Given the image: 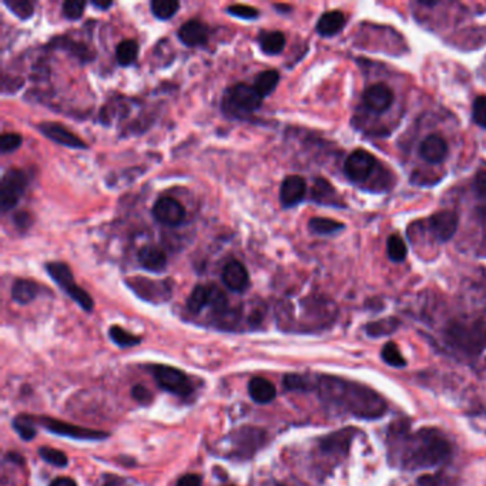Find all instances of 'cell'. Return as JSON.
I'll return each instance as SVG.
<instances>
[{
  "label": "cell",
  "mask_w": 486,
  "mask_h": 486,
  "mask_svg": "<svg viewBox=\"0 0 486 486\" xmlns=\"http://www.w3.org/2000/svg\"><path fill=\"white\" fill-rule=\"evenodd\" d=\"M38 128L45 137L50 138L52 141L60 145H66L70 148H87V144L80 137H77L70 130H67L63 124L46 121V123H40Z\"/></svg>",
  "instance_id": "7c38bea8"
},
{
  "label": "cell",
  "mask_w": 486,
  "mask_h": 486,
  "mask_svg": "<svg viewBox=\"0 0 486 486\" xmlns=\"http://www.w3.org/2000/svg\"><path fill=\"white\" fill-rule=\"evenodd\" d=\"M28 187V176L22 170H9L2 180L0 186V206L2 211L6 213L12 210L23 196Z\"/></svg>",
  "instance_id": "ba28073f"
},
{
  "label": "cell",
  "mask_w": 486,
  "mask_h": 486,
  "mask_svg": "<svg viewBox=\"0 0 486 486\" xmlns=\"http://www.w3.org/2000/svg\"><path fill=\"white\" fill-rule=\"evenodd\" d=\"M176 486H201V476L196 473H187L177 480Z\"/></svg>",
  "instance_id": "7dc6e473"
},
{
  "label": "cell",
  "mask_w": 486,
  "mask_h": 486,
  "mask_svg": "<svg viewBox=\"0 0 486 486\" xmlns=\"http://www.w3.org/2000/svg\"><path fill=\"white\" fill-rule=\"evenodd\" d=\"M5 6L22 21L31 19L35 12L33 4L29 0H5Z\"/></svg>",
  "instance_id": "d590c367"
},
{
  "label": "cell",
  "mask_w": 486,
  "mask_h": 486,
  "mask_svg": "<svg viewBox=\"0 0 486 486\" xmlns=\"http://www.w3.org/2000/svg\"><path fill=\"white\" fill-rule=\"evenodd\" d=\"M109 336L111 338V341L114 344H117L118 347L121 348H128V347H134L137 344L141 343V338L134 336V334H130L128 331L123 330L121 327L118 326H113L109 331Z\"/></svg>",
  "instance_id": "e575fe53"
},
{
  "label": "cell",
  "mask_w": 486,
  "mask_h": 486,
  "mask_svg": "<svg viewBox=\"0 0 486 486\" xmlns=\"http://www.w3.org/2000/svg\"><path fill=\"white\" fill-rule=\"evenodd\" d=\"M446 341L456 350L477 355L486 348V324L483 321H455L446 330Z\"/></svg>",
  "instance_id": "3957f363"
},
{
  "label": "cell",
  "mask_w": 486,
  "mask_h": 486,
  "mask_svg": "<svg viewBox=\"0 0 486 486\" xmlns=\"http://www.w3.org/2000/svg\"><path fill=\"white\" fill-rule=\"evenodd\" d=\"M210 304V285H197L189 299H187V308L193 314H199Z\"/></svg>",
  "instance_id": "f1b7e54d"
},
{
  "label": "cell",
  "mask_w": 486,
  "mask_h": 486,
  "mask_svg": "<svg viewBox=\"0 0 486 486\" xmlns=\"http://www.w3.org/2000/svg\"><path fill=\"white\" fill-rule=\"evenodd\" d=\"M150 8L155 18L161 21H167L177 13L180 4L176 2V0H153L150 4Z\"/></svg>",
  "instance_id": "4dcf8cb0"
},
{
  "label": "cell",
  "mask_w": 486,
  "mask_h": 486,
  "mask_svg": "<svg viewBox=\"0 0 486 486\" xmlns=\"http://www.w3.org/2000/svg\"><path fill=\"white\" fill-rule=\"evenodd\" d=\"M233 445L234 451L240 456H250L253 452H255L264 439V432L255 428H243L233 433Z\"/></svg>",
  "instance_id": "5bb4252c"
},
{
  "label": "cell",
  "mask_w": 486,
  "mask_h": 486,
  "mask_svg": "<svg viewBox=\"0 0 486 486\" xmlns=\"http://www.w3.org/2000/svg\"><path fill=\"white\" fill-rule=\"evenodd\" d=\"M399 327V321L397 318H385L367 326V334L371 337H384L392 334Z\"/></svg>",
  "instance_id": "1f68e13d"
},
{
  "label": "cell",
  "mask_w": 486,
  "mask_h": 486,
  "mask_svg": "<svg viewBox=\"0 0 486 486\" xmlns=\"http://www.w3.org/2000/svg\"><path fill=\"white\" fill-rule=\"evenodd\" d=\"M13 428L19 433V436L25 441H31L36 435V428H35V419L28 416V415H19L13 421Z\"/></svg>",
  "instance_id": "8d00e7d4"
},
{
  "label": "cell",
  "mask_w": 486,
  "mask_h": 486,
  "mask_svg": "<svg viewBox=\"0 0 486 486\" xmlns=\"http://www.w3.org/2000/svg\"><path fill=\"white\" fill-rule=\"evenodd\" d=\"M138 56V43L133 39L123 40L116 49V59L121 66H130Z\"/></svg>",
  "instance_id": "f546056e"
},
{
  "label": "cell",
  "mask_w": 486,
  "mask_h": 486,
  "mask_svg": "<svg viewBox=\"0 0 486 486\" xmlns=\"http://www.w3.org/2000/svg\"><path fill=\"white\" fill-rule=\"evenodd\" d=\"M473 186H475L476 194L482 199H486V169L477 172Z\"/></svg>",
  "instance_id": "bcb514c9"
},
{
  "label": "cell",
  "mask_w": 486,
  "mask_h": 486,
  "mask_svg": "<svg viewBox=\"0 0 486 486\" xmlns=\"http://www.w3.org/2000/svg\"><path fill=\"white\" fill-rule=\"evenodd\" d=\"M223 281L226 287L234 292H243L250 285L248 271L240 261H230L223 270Z\"/></svg>",
  "instance_id": "e0dca14e"
},
{
  "label": "cell",
  "mask_w": 486,
  "mask_h": 486,
  "mask_svg": "<svg viewBox=\"0 0 486 486\" xmlns=\"http://www.w3.org/2000/svg\"><path fill=\"white\" fill-rule=\"evenodd\" d=\"M133 397L140 404H147L151 399V395H150L148 390L145 387H143V385H136L133 388Z\"/></svg>",
  "instance_id": "c3c4849f"
},
{
  "label": "cell",
  "mask_w": 486,
  "mask_h": 486,
  "mask_svg": "<svg viewBox=\"0 0 486 486\" xmlns=\"http://www.w3.org/2000/svg\"><path fill=\"white\" fill-rule=\"evenodd\" d=\"M38 422L48 429L52 433L60 435V436H67L73 439H80V441H101L109 436V433L101 432V431H93L82 426H76L63 421H57L49 416H42L38 419Z\"/></svg>",
  "instance_id": "9c48e42d"
},
{
  "label": "cell",
  "mask_w": 486,
  "mask_h": 486,
  "mask_svg": "<svg viewBox=\"0 0 486 486\" xmlns=\"http://www.w3.org/2000/svg\"><path fill=\"white\" fill-rule=\"evenodd\" d=\"M56 43V48H60V49H66V50H70L72 55H74L76 57H79L80 60L86 62V60H92L93 57V53L89 50V48L86 45H82V43H77V42H73L67 38H62V39H56L55 40Z\"/></svg>",
  "instance_id": "836d02e7"
},
{
  "label": "cell",
  "mask_w": 486,
  "mask_h": 486,
  "mask_svg": "<svg viewBox=\"0 0 486 486\" xmlns=\"http://www.w3.org/2000/svg\"><path fill=\"white\" fill-rule=\"evenodd\" d=\"M227 13L244 21H253L260 16V12L255 8L247 6V5H233L227 8Z\"/></svg>",
  "instance_id": "ee69618b"
},
{
  "label": "cell",
  "mask_w": 486,
  "mask_h": 486,
  "mask_svg": "<svg viewBox=\"0 0 486 486\" xmlns=\"http://www.w3.org/2000/svg\"><path fill=\"white\" fill-rule=\"evenodd\" d=\"M92 5L100 11H107L109 8L113 6L111 0H107V2H97V0H92Z\"/></svg>",
  "instance_id": "816d5d0a"
},
{
  "label": "cell",
  "mask_w": 486,
  "mask_h": 486,
  "mask_svg": "<svg viewBox=\"0 0 486 486\" xmlns=\"http://www.w3.org/2000/svg\"><path fill=\"white\" fill-rule=\"evenodd\" d=\"M263 104V97L255 92L254 86L237 83L231 86L223 99V110L227 116L244 118Z\"/></svg>",
  "instance_id": "277c9868"
},
{
  "label": "cell",
  "mask_w": 486,
  "mask_h": 486,
  "mask_svg": "<svg viewBox=\"0 0 486 486\" xmlns=\"http://www.w3.org/2000/svg\"><path fill=\"white\" fill-rule=\"evenodd\" d=\"M32 217H31V214H28V213H18L16 216H15V224H16V227L19 228V230H28L31 226H32Z\"/></svg>",
  "instance_id": "681fc988"
},
{
  "label": "cell",
  "mask_w": 486,
  "mask_h": 486,
  "mask_svg": "<svg viewBox=\"0 0 486 486\" xmlns=\"http://www.w3.org/2000/svg\"><path fill=\"white\" fill-rule=\"evenodd\" d=\"M138 264L151 272H161L167 267L166 253L155 245H144L137 254Z\"/></svg>",
  "instance_id": "ac0fdd59"
},
{
  "label": "cell",
  "mask_w": 486,
  "mask_h": 486,
  "mask_svg": "<svg viewBox=\"0 0 486 486\" xmlns=\"http://www.w3.org/2000/svg\"><path fill=\"white\" fill-rule=\"evenodd\" d=\"M87 4L82 0H67L63 4V15L70 21H77L83 16Z\"/></svg>",
  "instance_id": "b9f144b4"
},
{
  "label": "cell",
  "mask_w": 486,
  "mask_h": 486,
  "mask_svg": "<svg viewBox=\"0 0 486 486\" xmlns=\"http://www.w3.org/2000/svg\"><path fill=\"white\" fill-rule=\"evenodd\" d=\"M387 251L394 263H402L408 255V248L401 236L392 234L387 241Z\"/></svg>",
  "instance_id": "d6a6232c"
},
{
  "label": "cell",
  "mask_w": 486,
  "mask_h": 486,
  "mask_svg": "<svg viewBox=\"0 0 486 486\" xmlns=\"http://www.w3.org/2000/svg\"><path fill=\"white\" fill-rule=\"evenodd\" d=\"M248 392L254 402L268 404L275 398V387L265 378L255 377L248 384Z\"/></svg>",
  "instance_id": "603a6c76"
},
{
  "label": "cell",
  "mask_w": 486,
  "mask_h": 486,
  "mask_svg": "<svg viewBox=\"0 0 486 486\" xmlns=\"http://www.w3.org/2000/svg\"><path fill=\"white\" fill-rule=\"evenodd\" d=\"M311 199L318 204L344 207V203L338 199V193L326 179H315L311 190Z\"/></svg>",
  "instance_id": "44dd1931"
},
{
  "label": "cell",
  "mask_w": 486,
  "mask_h": 486,
  "mask_svg": "<svg viewBox=\"0 0 486 486\" xmlns=\"http://www.w3.org/2000/svg\"><path fill=\"white\" fill-rule=\"evenodd\" d=\"M22 136L16 134V133H5L2 136V140H0V147H2L4 153H11L18 150L22 145Z\"/></svg>",
  "instance_id": "f6af8a7d"
},
{
  "label": "cell",
  "mask_w": 486,
  "mask_h": 486,
  "mask_svg": "<svg viewBox=\"0 0 486 486\" xmlns=\"http://www.w3.org/2000/svg\"><path fill=\"white\" fill-rule=\"evenodd\" d=\"M211 309L217 314H226L227 308H228V299L226 297V294L214 285H210V304Z\"/></svg>",
  "instance_id": "ab89813d"
},
{
  "label": "cell",
  "mask_w": 486,
  "mask_h": 486,
  "mask_svg": "<svg viewBox=\"0 0 486 486\" xmlns=\"http://www.w3.org/2000/svg\"><path fill=\"white\" fill-rule=\"evenodd\" d=\"M46 271L49 272V275L53 278V281L73 299L76 301L84 311L90 312L94 306L93 298L83 289L80 288L73 278L72 270L69 268V265H66L65 263H48L46 264Z\"/></svg>",
  "instance_id": "5b68a950"
},
{
  "label": "cell",
  "mask_w": 486,
  "mask_h": 486,
  "mask_svg": "<svg viewBox=\"0 0 486 486\" xmlns=\"http://www.w3.org/2000/svg\"><path fill=\"white\" fill-rule=\"evenodd\" d=\"M153 374L157 384L165 391H169L179 397H189L193 392V385L189 377L173 367L155 365L153 367Z\"/></svg>",
  "instance_id": "8992f818"
},
{
  "label": "cell",
  "mask_w": 486,
  "mask_h": 486,
  "mask_svg": "<svg viewBox=\"0 0 486 486\" xmlns=\"http://www.w3.org/2000/svg\"><path fill=\"white\" fill-rule=\"evenodd\" d=\"M354 436L353 429H344L328 435L321 441V449L324 452H347Z\"/></svg>",
  "instance_id": "cb8c5ba5"
},
{
  "label": "cell",
  "mask_w": 486,
  "mask_h": 486,
  "mask_svg": "<svg viewBox=\"0 0 486 486\" xmlns=\"http://www.w3.org/2000/svg\"><path fill=\"white\" fill-rule=\"evenodd\" d=\"M39 455L45 462H48L53 466H57V468H65L69 462L65 452L55 449V448H49V446H42L39 449Z\"/></svg>",
  "instance_id": "f35d334b"
},
{
  "label": "cell",
  "mask_w": 486,
  "mask_h": 486,
  "mask_svg": "<svg viewBox=\"0 0 486 486\" xmlns=\"http://www.w3.org/2000/svg\"><path fill=\"white\" fill-rule=\"evenodd\" d=\"M381 355H382V360H384L388 365H391V367L402 368V367L407 365L405 358L402 357L401 351L398 350L397 344H394V343H387V344L384 346V348H382Z\"/></svg>",
  "instance_id": "74e56055"
},
{
  "label": "cell",
  "mask_w": 486,
  "mask_h": 486,
  "mask_svg": "<svg viewBox=\"0 0 486 486\" xmlns=\"http://www.w3.org/2000/svg\"><path fill=\"white\" fill-rule=\"evenodd\" d=\"M39 285L31 280H16L12 287V298L18 304H29L32 302L39 294Z\"/></svg>",
  "instance_id": "d4e9b609"
},
{
  "label": "cell",
  "mask_w": 486,
  "mask_h": 486,
  "mask_svg": "<svg viewBox=\"0 0 486 486\" xmlns=\"http://www.w3.org/2000/svg\"><path fill=\"white\" fill-rule=\"evenodd\" d=\"M308 227L312 233L319 234V236H330V234H336L341 230L346 228V226L337 220H331V219H324V217H312L308 221Z\"/></svg>",
  "instance_id": "83f0119b"
},
{
  "label": "cell",
  "mask_w": 486,
  "mask_h": 486,
  "mask_svg": "<svg viewBox=\"0 0 486 486\" xmlns=\"http://www.w3.org/2000/svg\"><path fill=\"white\" fill-rule=\"evenodd\" d=\"M106 486H126L124 483H121V482H118V480H111V482H109V483H106Z\"/></svg>",
  "instance_id": "db71d44e"
},
{
  "label": "cell",
  "mask_w": 486,
  "mask_h": 486,
  "mask_svg": "<svg viewBox=\"0 0 486 486\" xmlns=\"http://www.w3.org/2000/svg\"><path fill=\"white\" fill-rule=\"evenodd\" d=\"M346 26V15L340 11H331L324 13L318 23H316V32L324 38H331L340 33Z\"/></svg>",
  "instance_id": "7402d4cb"
},
{
  "label": "cell",
  "mask_w": 486,
  "mask_h": 486,
  "mask_svg": "<svg viewBox=\"0 0 486 486\" xmlns=\"http://www.w3.org/2000/svg\"><path fill=\"white\" fill-rule=\"evenodd\" d=\"M419 154L425 161H428V163H442L445 157L448 155V144L441 136L431 134L422 141L419 147Z\"/></svg>",
  "instance_id": "d6986e66"
},
{
  "label": "cell",
  "mask_w": 486,
  "mask_h": 486,
  "mask_svg": "<svg viewBox=\"0 0 486 486\" xmlns=\"http://www.w3.org/2000/svg\"><path fill=\"white\" fill-rule=\"evenodd\" d=\"M179 39L189 48H199L209 42V28L200 21H189L179 31Z\"/></svg>",
  "instance_id": "ffe728a7"
},
{
  "label": "cell",
  "mask_w": 486,
  "mask_h": 486,
  "mask_svg": "<svg viewBox=\"0 0 486 486\" xmlns=\"http://www.w3.org/2000/svg\"><path fill=\"white\" fill-rule=\"evenodd\" d=\"M321 398L341 407L358 418H380L385 414V401L370 388L334 377H322L318 384Z\"/></svg>",
  "instance_id": "6da1fadb"
},
{
  "label": "cell",
  "mask_w": 486,
  "mask_h": 486,
  "mask_svg": "<svg viewBox=\"0 0 486 486\" xmlns=\"http://www.w3.org/2000/svg\"><path fill=\"white\" fill-rule=\"evenodd\" d=\"M472 117L473 121L486 128V96H477L472 106Z\"/></svg>",
  "instance_id": "7bdbcfd3"
},
{
  "label": "cell",
  "mask_w": 486,
  "mask_h": 486,
  "mask_svg": "<svg viewBox=\"0 0 486 486\" xmlns=\"http://www.w3.org/2000/svg\"><path fill=\"white\" fill-rule=\"evenodd\" d=\"M126 282L136 295L154 304L167 301L173 294V287L169 281H154L144 277H134L128 278Z\"/></svg>",
  "instance_id": "52a82bcc"
},
{
  "label": "cell",
  "mask_w": 486,
  "mask_h": 486,
  "mask_svg": "<svg viewBox=\"0 0 486 486\" xmlns=\"http://www.w3.org/2000/svg\"><path fill=\"white\" fill-rule=\"evenodd\" d=\"M260 46L265 55L274 56L284 50L285 36L281 32H265L260 36Z\"/></svg>",
  "instance_id": "484cf974"
},
{
  "label": "cell",
  "mask_w": 486,
  "mask_h": 486,
  "mask_svg": "<svg viewBox=\"0 0 486 486\" xmlns=\"http://www.w3.org/2000/svg\"><path fill=\"white\" fill-rule=\"evenodd\" d=\"M50 486H77V483L72 477H57L50 483Z\"/></svg>",
  "instance_id": "f907efd6"
},
{
  "label": "cell",
  "mask_w": 486,
  "mask_h": 486,
  "mask_svg": "<svg viewBox=\"0 0 486 486\" xmlns=\"http://www.w3.org/2000/svg\"><path fill=\"white\" fill-rule=\"evenodd\" d=\"M306 193V183L301 176H288L284 179L281 189H280V201L282 207H294L302 199Z\"/></svg>",
  "instance_id": "9a60e30c"
},
{
  "label": "cell",
  "mask_w": 486,
  "mask_h": 486,
  "mask_svg": "<svg viewBox=\"0 0 486 486\" xmlns=\"http://www.w3.org/2000/svg\"><path fill=\"white\" fill-rule=\"evenodd\" d=\"M284 387L289 391H309L312 388L311 381L306 377L289 374L284 378Z\"/></svg>",
  "instance_id": "60d3db41"
},
{
  "label": "cell",
  "mask_w": 486,
  "mask_h": 486,
  "mask_svg": "<svg viewBox=\"0 0 486 486\" xmlns=\"http://www.w3.org/2000/svg\"><path fill=\"white\" fill-rule=\"evenodd\" d=\"M153 216L158 223L175 227L184 221L186 209L173 197H161L153 207Z\"/></svg>",
  "instance_id": "8fae6325"
},
{
  "label": "cell",
  "mask_w": 486,
  "mask_h": 486,
  "mask_svg": "<svg viewBox=\"0 0 486 486\" xmlns=\"http://www.w3.org/2000/svg\"><path fill=\"white\" fill-rule=\"evenodd\" d=\"M451 453L449 442L432 428L421 429L409 439L405 460L414 468H431L443 462Z\"/></svg>",
  "instance_id": "7a4b0ae2"
},
{
  "label": "cell",
  "mask_w": 486,
  "mask_h": 486,
  "mask_svg": "<svg viewBox=\"0 0 486 486\" xmlns=\"http://www.w3.org/2000/svg\"><path fill=\"white\" fill-rule=\"evenodd\" d=\"M374 166H375V157L371 153L363 148H358L353 151L346 160L344 172L350 180L355 183H361L368 179Z\"/></svg>",
  "instance_id": "30bf717a"
},
{
  "label": "cell",
  "mask_w": 486,
  "mask_h": 486,
  "mask_svg": "<svg viewBox=\"0 0 486 486\" xmlns=\"http://www.w3.org/2000/svg\"><path fill=\"white\" fill-rule=\"evenodd\" d=\"M278 80H280V73L277 70H265L255 77L254 89L264 99L275 90Z\"/></svg>",
  "instance_id": "4316f807"
},
{
  "label": "cell",
  "mask_w": 486,
  "mask_h": 486,
  "mask_svg": "<svg viewBox=\"0 0 486 486\" xmlns=\"http://www.w3.org/2000/svg\"><path fill=\"white\" fill-rule=\"evenodd\" d=\"M458 224H459L458 214L455 211H449V210L435 213L429 219L431 231L441 241L451 240L458 230Z\"/></svg>",
  "instance_id": "4fadbf2b"
},
{
  "label": "cell",
  "mask_w": 486,
  "mask_h": 486,
  "mask_svg": "<svg viewBox=\"0 0 486 486\" xmlns=\"http://www.w3.org/2000/svg\"><path fill=\"white\" fill-rule=\"evenodd\" d=\"M419 4L424 6H435L436 5V2H419Z\"/></svg>",
  "instance_id": "11a10c76"
},
{
  "label": "cell",
  "mask_w": 486,
  "mask_h": 486,
  "mask_svg": "<svg viewBox=\"0 0 486 486\" xmlns=\"http://www.w3.org/2000/svg\"><path fill=\"white\" fill-rule=\"evenodd\" d=\"M392 101H394L392 90L387 84H382V83L372 84L364 93L365 106L375 113L387 111L391 107Z\"/></svg>",
  "instance_id": "2e32d148"
},
{
  "label": "cell",
  "mask_w": 486,
  "mask_h": 486,
  "mask_svg": "<svg viewBox=\"0 0 486 486\" xmlns=\"http://www.w3.org/2000/svg\"><path fill=\"white\" fill-rule=\"evenodd\" d=\"M275 9L277 11H284V13H288L291 11V8L285 6V5H275Z\"/></svg>",
  "instance_id": "f5cc1de1"
}]
</instances>
